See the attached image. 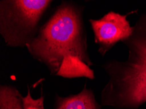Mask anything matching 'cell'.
<instances>
[{
	"label": "cell",
	"instance_id": "6da1fadb",
	"mask_svg": "<svg viewBox=\"0 0 146 109\" xmlns=\"http://www.w3.org/2000/svg\"><path fill=\"white\" fill-rule=\"evenodd\" d=\"M84 7L62 1L26 48L34 59L56 76L65 57H78L88 66L94 65L88 52L83 20Z\"/></svg>",
	"mask_w": 146,
	"mask_h": 109
},
{
	"label": "cell",
	"instance_id": "7a4b0ae2",
	"mask_svg": "<svg viewBox=\"0 0 146 109\" xmlns=\"http://www.w3.org/2000/svg\"><path fill=\"white\" fill-rule=\"evenodd\" d=\"M122 43L127 48V59L110 60L102 65L108 80L102 90L100 104L137 109L146 103V12L136 21L132 35Z\"/></svg>",
	"mask_w": 146,
	"mask_h": 109
},
{
	"label": "cell",
	"instance_id": "3957f363",
	"mask_svg": "<svg viewBox=\"0 0 146 109\" xmlns=\"http://www.w3.org/2000/svg\"><path fill=\"white\" fill-rule=\"evenodd\" d=\"M51 0L0 1V33L6 45L26 47L38 33L39 22Z\"/></svg>",
	"mask_w": 146,
	"mask_h": 109
},
{
	"label": "cell",
	"instance_id": "277c9868",
	"mask_svg": "<svg viewBox=\"0 0 146 109\" xmlns=\"http://www.w3.org/2000/svg\"><path fill=\"white\" fill-rule=\"evenodd\" d=\"M125 15L110 11L98 20L90 19L95 43L98 45V52L102 56L119 41H123L132 35L133 26L130 25Z\"/></svg>",
	"mask_w": 146,
	"mask_h": 109
},
{
	"label": "cell",
	"instance_id": "5b68a950",
	"mask_svg": "<svg viewBox=\"0 0 146 109\" xmlns=\"http://www.w3.org/2000/svg\"><path fill=\"white\" fill-rule=\"evenodd\" d=\"M54 109H102L101 104L97 102L94 92L87 88L76 95L55 97Z\"/></svg>",
	"mask_w": 146,
	"mask_h": 109
},
{
	"label": "cell",
	"instance_id": "8992f818",
	"mask_svg": "<svg viewBox=\"0 0 146 109\" xmlns=\"http://www.w3.org/2000/svg\"><path fill=\"white\" fill-rule=\"evenodd\" d=\"M56 76L68 79L79 77H85L90 80L95 79L94 71L89 66L78 57L72 55L64 59Z\"/></svg>",
	"mask_w": 146,
	"mask_h": 109
},
{
	"label": "cell",
	"instance_id": "52a82bcc",
	"mask_svg": "<svg viewBox=\"0 0 146 109\" xmlns=\"http://www.w3.org/2000/svg\"><path fill=\"white\" fill-rule=\"evenodd\" d=\"M0 109H24L23 96L14 86H0Z\"/></svg>",
	"mask_w": 146,
	"mask_h": 109
},
{
	"label": "cell",
	"instance_id": "ba28073f",
	"mask_svg": "<svg viewBox=\"0 0 146 109\" xmlns=\"http://www.w3.org/2000/svg\"><path fill=\"white\" fill-rule=\"evenodd\" d=\"M23 103L24 109H45L43 95H41L38 99H33L29 87H28L26 96L23 97Z\"/></svg>",
	"mask_w": 146,
	"mask_h": 109
}]
</instances>
